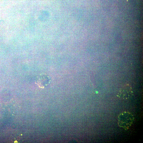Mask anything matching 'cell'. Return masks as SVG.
I'll return each instance as SVG.
<instances>
[{
	"label": "cell",
	"mask_w": 143,
	"mask_h": 143,
	"mask_svg": "<svg viewBox=\"0 0 143 143\" xmlns=\"http://www.w3.org/2000/svg\"><path fill=\"white\" fill-rule=\"evenodd\" d=\"M134 117L130 113L124 112L119 114L118 117V124L119 127L128 129L132 125Z\"/></svg>",
	"instance_id": "cell-1"
},
{
	"label": "cell",
	"mask_w": 143,
	"mask_h": 143,
	"mask_svg": "<svg viewBox=\"0 0 143 143\" xmlns=\"http://www.w3.org/2000/svg\"><path fill=\"white\" fill-rule=\"evenodd\" d=\"M133 92L131 86L129 84L125 85L119 90L117 96L123 100H127L131 98L133 95Z\"/></svg>",
	"instance_id": "cell-2"
}]
</instances>
